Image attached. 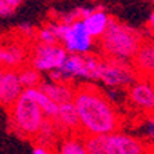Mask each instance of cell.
I'll return each mask as SVG.
<instances>
[{"mask_svg":"<svg viewBox=\"0 0 154 154\" xmlns=\"http://www.w3.org/2000/svg\"><path fill=\"white\" fill-rule=\"evenodd\" d=\"M132 64L137 75H143L146 78L154 75V40H146L142 43Z\"/></svg>","mask_w":154,"mask_h":154,"instance_id":"13","label":"cell"},{"mask_svg":"<svg viewBox=\"0 0 154 154\" xmlns=\"http://www.w3.org/2000/svg\"><path fill=\"white\" fill-rule=\"evenodd\" d=\"M24 93V88L20 82L18 71L2 69L0 71V106L10 108L18 97Z\"/></svg>","mask_w":154,"mask_h":154,"instance_id":"10","label":"cell"},{"mask_svg":"<svg viewBox=\"0 0 154 154\" xmlns=\"http://www.w3.org/2000/svg\"><path fill=\"white\" fill-rule=\"evenodd\" d=\"M143 33L111 18L107 31L101 36L100 49L106 57L117 60H133L143 43Z\"/></svg>","mask_w":154,"mask_h":154,"instance_id":"2","label":"cell"},{"mask_svg":"<svg viewBox=\"0 0 154 154\" xmlns=\"http://www.w3.org/2000/svg\"><path fill=\"white\" fill-rule=\"evenodd\" d=\"M25 92L36 101V104L40 107L42 112L45 114V117H46L47 119L56 121V118H57V115H58V107H60L56 101H53L50 97L46 96V94L43 93L40 89H38V88H36V89H28V90H25Z\"/></svg>","mask_w":154,"mask_h":154,"instance_id":"16","label":"cell"},{"mask_svg":"<svg viewBox=\"0 0 154 154\" xmlns=\"http://www.w3.org/2000/svg\"><path fill=\"white\" fill-rule=\"evenodd\" d=\"M57 132H60V129L56 125V122L46 118L42 129H40L39 135H38L35 139L38 140V144H42V146H46V147H49V149H51L53 144L57 143V142H56V140H57Z\"/></svg>","mask_w":154,"mask_h":154,"instance_id":"18","label":"cell"},{"mask_svg":"<svg viewBox=\"0 0 154 154\" xmlns=\"http://www.w3.org/2000/svg\"><path fill=\"white\" fill-rule=\"evenodd\" d=\"M36 38H38V42L43 43V45H57L58 43V39L54 32L53 22H47L45 26H42L36 32Z\"/></svg>","mask_w":154,"mask_h":154,"instance_id":"21","label":"cell"},{"mask_svg":"<svg viewBox=\"0 0 154 154\" xmlns=\"http://www.w3.org/2000/svg\"><path fill=\"white\" fill-rule=\"evenodd\" d=\"M32 154H53V153H51V149H49V147L42 146V144H36L33 147Z\"/></svg>","mask_w":154,"mask_h":154,"instance_id":"24","label":"cell"},{"mask_svg":"<svg viewBox=\"0 0 154 154\" xmlns=\"http://www.w3.org/2000/svg\"><path fill=\"white\" fill-rule=\"evenodd\" d=\"M101 58L96 54H68V58L60 69L65 82L72 78H82L88 81H99Z\"/></svg>","mask_w":154,"mask_h":154,"instance_id":"6","label":"cell"},{"mask_svg":"<svg viewBox=\"0 0 154 154\" xmlns=\"http://www.w3.org/2000/svg\"><path fill=\"white\" fill-rule=\"evenodd\" d=\"M31 53L22 43H11L7 46H0V65L4 69L20 71L25 67Z\"/></svg>","mask_w":154,"mask_h":154,"instance_id":"11","label":"cell"},{"mask_svg":"<svg viewBox=\"0 0 154 154\" xmlns=\"http://www.w3.org/2000/svg\"><path fill=\"white\" fill-rule=\"evenodd\" d=\"M61 43L68 54H89L93 49L94 39L86 31L83 21H76L69 26L68 33Z\"/></svg>","mask_w":154,"mask_h":154,"instance_id":"7","label":"cell"},{"mask_svg":"<svg viewBox=\"0 0 154 154\" xmlns=\"http://www.w3.org/2000/svg\"><path fill=\"white\" fill-rule=\"evenodd\" d=\"M110 21H111V17L106 11H103L101 8H96L89 17L83 20V24L86 26V31L93 39L96 38L101 39V36L106 33L108 25H110Z\"/></svg>","mask_w":154,"mask_h":154,"instance_id":"15","label":"cell"},{"mask_svg":"<svg viewBox=\"0 0 154 154\" xmlns=\"http://www.w3.org/2000/svg\"><path fill=\"white\" fill-rule=\"evenodd\" d=\"M56 154H88V150L83 143V136L69 135L60 140Z\"/></svg>","mask_w":154,"mask_h":154,"instance_id":"17","label":"cell"},{"mask_svg":"<svg viewBox=\"0 0 154 154\" xmlns=\"http://www.w3.org/2000/svg\"><path fill=\"white\" fill-rule=\"evenodd\" d=\"M4 4L7 6V7H10L11 10H15V8L20 6V4L24 2V0H3Z\"/></svg>","mask_w":154,"mask_h":154,"instance_id":"26","label":"cell"},{"mask_svg":"<svg viewBox=\"0 0 154 154\" xmlns=\"http://www.w3.org/2000/svg\"><path fill=\"white\" fill-rule=\"evenodd\" d=\"M99 81L110 89L131 88L137 81V72L129 61L104 57L101 58Z\"/></svg>","mask_w":154,"mask_h":154,"instance_id":"4","label":"cell"},{"mask_svg":"<svg viewBox=\"0 0 154 154\" xmlns=\"http://www.w3.org/2000/svg\"><path fill=\"white\" fill-rule=\"evenodd\" d=\"M18 76H20V82H21L24 90L28 89H36L39 88L40 83L43 82V78L40 75L39 71H36L35 68L29 67H24L18 71Z\"/></svg>","mask_w":154,"mask_h":154,"instance_id":"19","label":"cell"},{"mask_svg":"<svg viewBox=\"0 0 154 154\" xmlns=\"http://www.w3.org/2000/svg\"><path fill=\"white\" fill-rule=\"evenodd\" d=\"M128 99L133 107L143 112L154 114V82L149 79H137L128 90Z\"/></svg>","mask_w":154,"mask_h":154,"instance_id":"9","label":"cell"},{"mask_svg":"<svg viewBox=\"0 0 154 154\" xmlns=\"http://www.w3.org/2000/svg\"><path fill=\"white\" fill-rule=\"evenodd\" d=\"M147 26H149V32L151 35H154V10L150 13L149 15V20H147Z\"/></svg>","mask_w":154,"mask_h":154,"instance_id":"27","label":"cell"},{"mask_svg":"<svg viewBox=\"0 0 154 154\" xmlns=\"http://www.w3.org/2000/svg\"><path fill=\"white\" fill-rule=\"evenodd\" d=\"M147 2H150V3H154V0H147Z\"/></svg>","mask_w":154,"mask_h":154,"instance_id":"28","label":"cell"},{"mask_svg":"<svg viewBox=\"0 0 154 154\" xmlns=\"http://www.w3.org/2000/svg\"><path fill=\"white\" fill-rule=\"evenodd\" d=\"M13 13H14V10H11L10 7H7L3 0H0V17H8Z\"/></svg>","mask_w":154,"mask_h":154,"instance_id":"25","label":"cell"},{"mask_svg":"<svg viewBox=\"0 0 154 154\" xmlns=\"http://www.w3.org/2000/svg\"><path fill=\"white\" fill-rule=\"evenodd\" d=\"M38 89H40L58 106L71 103L74 100V96H75V88L69 82H53L49 79H43V82L40 83Z\"/></svg>","mask_w":154,"mask_h":154,"instance_id":"12","label":"cell"},{"mask_svg":"<svg viewBox=\"0 0 154 154\" xmlns=\"http://www.w3.org/2000/svg\"><path fill=\"white\" fill-rule=\"evenodd\" d=\"M2 69H3V68H2V65H0V71H2Z\"/></svg>","mask_w":154,"mask_h":154,"instance_id":"29","label":"cell"},{"mask_svg":"<svg viewBox=\"0 0 154 154\" xmlns=\"http://www.w3.org/2000/svg\"><path fill=\"white\" fill-rule=\"evenodd\" d=\"M18 29H20V32H21L22 35L28 36V38L35 36V28H33L31 24H21V25L18 26Z\"/></svg>","mask_w":154,"mask_h":154,"instance_id":"23","label":"cell"},{"mask_svg":"<svg viewBox=\"0 0 154 154\" xmlns=\"http://www.w3.org/2000/svg\"><path fill=\"white\" fill-rule=\"evenodd\" d=\"M107 154H149L144 142L124 132L107 136Z\"/></svg>","mask_w":154,"mask_h":154,"instance_id":"8","label":"cell"},{"mask_svg":"<svg viewBox=\"0 0 154 154\" xmlns=\"http://www.w3.org/2000/svg\"><path fill=\"white\" fill-rule=\"evenodd\" d=\"M68 58V51L63 45H43L36 42L31 49L29 65L39 72H51L61 69Z\"/></svg>","mask_w":154,"mask_h":154,"instance_id":"5","label":"cell"},{"mask_svg":"<svg viewBox=\"0 0 154 154\" xmlns=\"http://www.w3.org/2000/svg\"><path fill=\"white\" fill-rule=\"evenodd\" d=\"M74 104L79 115L83 136H110L118 132L119 115L107 94L94 85L75 88Z\"/></svg>","mask_w":154,"mask_h":154,"instance_id":"1","label":"cell"},{"mask_svg":"<svg viewBox=\"0 0 154 154\" xmlns=\"http://www.w3.org/2000/svg\"><path fill=\"white\" fill-rule=\"evenodd\" d=\"M10 126L11 131L24 139H35L39 135L46 117L36 101L24 90L10 107Z\"/></svg>","mask_w":154,"mask_h":154,"instance_id":"3","label":"cell"},{"mask_svg":"<svg viewBox=\"0 0 154 154\" xmlns=\"http://www.w3.org/2000/svg\"><path fill=\"white\" fill-rule=\"evenodd\" d=\"M56 125L58 126L60 132L68 131V132H78V129H81V124H79V115L76 111V107L74 101L71 103L60 104L58 107V115L56 118Z\"/></svg>","mask_w":154,"mask_h":154,"instance_id":"14","label":"cell"},{"mask_svg":"<svg viewBox=\"0 0 154 154\" xmlns=\"http://www.w3.org/2000/svg\"><path fill=\"white\" fill-rule=\"evenodd\" d=\"M83 143L88 154H107V136H83Z\"/></svg>","mask_w":154,"mask_h":154,"instance_id":"20","label":"cell"},{"mask_svg":"<svg viewBox=\"0 0 154 154\" xmlns=\"http://www.w3.org/2000/svg\"><path fill=\"white\" fill-rule=\"evenodd\" d=\"M143 132L150 140H154V115L153 114H151L150 117L147 118V121L144 122Z\"/></svg>","mask_w":154,"mask_h":154,"instance_id":"22","label":"cell"}]
</instances>
